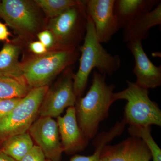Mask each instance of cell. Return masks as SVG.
<instances>
[{
	"label": "cell",
	"instance_id": "obj_7",
	"mask_svg": "<svg viewBox=\"0 0 161 161\" xmlns=\"http://www.w3.org/2000/svg\"><path fill=\"white\" fill-rule=\"evenodd\" d=\"M0 17L17 32L34 34L40 25L33 3L25 0H3L0 3Z\"/></svg>",
	"mask_w": 161,
	"mask_h": 161
},
{
	"label": "cell",
	"instance_id": "obj_5",
	"mask_svg": "<svg viewBox=\"0 0 161 161\" xmlns=\"http://www.w3.org/2000/svg\"><path fill=\"white\" fill-rule=\"evenodd\" d=\"M85 1L72 6L54 18L47 26L53 36L57 49L76 48L86 33L88 17Z\"/></svg>",
	"mask_w": 161,
	"mask_h": 161
},
{
	"label": "cell",
	"instance_id": "obj_9",
	"mask_svg": "<svg viewBox=\"0 0 161 161\" xmlns=\"http://www.w3.org/2000/svg\"><path fill=\"white\" fill-rule=\"evenodd\" d=\"M28 131L46 158L52 161H61L63 150L57 121L51 117L40 116Z\"/></svg>",
	"mask_w": 161,
	"mask_h": 161
},
{
	"label": "cell",
	"instance_id": "obj_20",
	"mask_svg": "<svg viewBox=\"0 0 161 161\" xmlns=\"http://www.w3.org/2000/svg\"><path fill=\"white\" fill-rule=\"evenodd\" d=\"M36 6L40 7L47 17L53 19L72 6L78 5L82 1L78 0H36Z\"/></svg>",
	"mask_w": 161,
	"mask_h": 161
},
{
	"label": "cell",
	"instance_id": "obj_27",
	"mask_svg": "<svg viewBox=\"0 0 161 161\" xmlns=\"http://www.w3.org/2000/svg\"><path fill=\"white\" fill-rule=\"evenodd\" d=\"M0 161H17L0 150Z\"/></svg>",
	"mask_w": 161,
	"mask_h": 161
},
{
	"label": "cell",
	"instance_id": "obj_28",
	"mask_svg": "<svg viewBox=\"0 0 161 161\" xmlns=\"http://www.w3.org/2000/svg\"><path fill=\"white\" fill-rule=\"evenodd\" d=\"M44 161H52L51 160H50L47 159H46Z\"/></svg>",
	"mask_w": 161,
	"mask_h": 161
},
{
	"label": "cell",
	"instance_id": "obj_16",
	"mask_svg": "<svg viewBox=\"0 0 161 161\" xmlns=\"http://www.w3.org/2000/svg\"><path fill=\"white\" fill-rule=\"evenodd\" d=\"M20 48L9 43L0 51V76L23 80L22 64L19 61Z\"/></svg>",
	"mask_w": 161,
	"mask_h": 161
},
{
	"label": "cell",
	"instance_id": "obj_14",
	"mask_svg": "<svg viewBox=\"0 0 161 161\" xmlns=\"http://www.w3.org/2000/svg\"><path fill=\"white\" fill-rule=\"evenodd\" d=\"M161 24V3L150 11L141 14L124 28L123 39L125 43L142 41L149 36L152 27Z\"/></svg>",
	"mask_w": 161,
	"mask_h": 161
},
{
	"label": "cell",
	"instance_id": "obj_3",
	"mask_svg": "<svg viewBox=\"0 0 161 161\" xmlns=\"http://www.w3.org/2000/svg\"><path fill=\"white\" fill-rule=\"evenodd\" d=\"M78 56L76 48L47 52L22 64L23 80L31 88L48 86L55 77L75 63Z\"/></svg>",
	"mask_w": 161,
	"mask_h": 161
},
{
	"label": "cell",
	"instance_id": "obj_15",
	"mask_svg": "<svg viewBox=\"0 0 161 161\" xmlns=\"http://www.w3.org/2000/svg\"><path fill=\"white\" fill-rule=\"evenodd\" d=\"M161 3L159 0H115L114 14L119 30Z\"/></svg>",
	"mask_w": 161,
	"mask_h": 161
},
{
	"label": "cell",
	"instance_id": "obj_23",
	"mask_svg": "<svg viewBox=\"0 0 161 161\" xmlns=\"http://www.w3.org/2000/svg\"><path fill=\"white\" fill-rule=\"evenodd\" d=\"M95 152L92 155L82 156L76 155L72 157L69 161H100L99 156L103 148L96 146Z\"/></svg>",
	"mask_w": 161,
	"mask_h": 161
},
{
	"label": "cell",
	"instance_id": "obj_2",
	"mask_svg": "<svg viewBox=\"0 0 161 161\" xmlns=\"http://www.w3.org/2000/svg\"><path fill=\"white\" fill-rule=\"evenodd\" d=\"M87 17L86 33L80 47L79 68L73 78L74 92L77 98L81 97L86 89L89 75L94 69H97L102 75L110 76L121 65L120 57L110 54L98 41L93 22Z\"/></svg>",
	"mask_w": 161,
	"mask_h": 161
},
{
	"label": "cell",
	"instance_id": "obj_1",
	"mask_svg": "<svg viewBox=\"0 0 161 161\" xmlns=\"http://www.w3.org/2000/svg\"><path fill=\"white\" fill-rule=\"evenodd\" d=\"M115 86L108 84L105 75L95 70L89 90L83 97L77 98L75 105L78 125L91 140L97 135L99 125L106 119L112 104Z\"/></svg>",
	"mask_w": 161,
	"mask_h": 161
},
{
	"label": "cell",
	"instance_id": "obj_8",
	"mask_svg": "<svg viewBox=\"0 0 161 161\" xmlns=\"http://www.w3.org/2000/svg\"><path fill=\"white\" fill-rule=\"evenodd\" d=\"M74 76L69 69L52 88H48L39 109L40 116L57 118L66 108L75 106L77 97L73 87Z\"/></svg>",
	"mask_w": 161,
	"mask_h": 161
},
{
	"label": "cell",
	"instance_id": "obj_17",
	"mask_svg": "<svg viewBox=\"0 0 161 161\" xmlns=\"http://www.w3.org/2000/svg\"><path fill=\"white\" fill-rule=\"evenodd\" d=\"M34 145L33 141L27 132L14 136L3 142L1 151L17 161H20Z\"/></svg>",
	"mask_w": 161,
	"mask_h": 161
},
{
	"label": "cell",
	"instance_id": "obj_6",
	"mask_svg": "<svg viewBox=\"0 0 161 161\" xmlns=\"http://www.w3.org/2000/svg\"><path fill=\"white\" fill-rule=\"evenodd\" d=\"M48 86L32 88L9 114L0 119V142L26 133L36 119Z\"/></svg>",
	"mask_w": 161,
	"mask_h": 161
},
{
	"label": "cell",
	"instance_id": "obj_11",
	"mask_svg": "<svg viewBox=\"0 0 161 161\" xmlns=\"http://www.w3.org/2000/svg\"><path fill=\"white\" fill-rule=\"evenodd\" d=\"M57 122L63 152L72 155L87 147L89 140L78 125L75 107L68 108L65 115L58 117Z\"/></svg>",
	"mask_w": 161,
	"mask_h": 161
},
{
	"label": "cell",
	"instance_id": "obj_26",
	"mask_svg": "<svg viewBox=\"0 0 161 161\" xmlns=\"http://www.w3.org/2000/svg\"><path fill=\"white\" fill-rule=\"evenodd\" d=\"M10 33L8 31L5 24L1 23L0 24V40L8 41Z\"/></svg>",
	"mask_w": 161,
	"mask_h": 161
},
{
	"label": "cell",
	"instance_id": "obj_24",
	"mask_svg": "<svg viewBox=\"0 0 161 161\" xmlns=\"http://www.w3.org/2000/svg\"><path fill=\"white\" fill-rule=\"evenodd\" d=\"M37 37L39 41L43 43L47 49L51 47L55 46L53 36L51 33L47 30L39 32Z\"/></svg>",
	"mask_w": 161,
	"mask_h": 161
},
{
	"label": "cell",
	"instance_id": "obj_4",
	"mask_svg": "<svg viewBox=\"0 0 161 161\" xmlns=\"http://www.w3.org/2000/svg\"><path fill=\"white\" fill-rule=\"evenodd\" d=\"M128 86L120 92L114 93L115 101H127L123 121L126 125L161 126V110L156 103L149 97V90L135 82L126 81Z\"/></svg>",
	"mask_w": 161,
	"mask_h": 161
},
{
	"label": "cell",
	"instance_id": "obj_22",
	"mask_svg": "<svg viewBox=\"0 0 161 161\" xmlns=\"http://www.w3.org/2000/svg\"><path fill=\"white\" fill-rule=\"evenodd\" d=\"M46 159L40 147L36 145L20 161H44Z\"/></svg>",
	"mask_w": 161,
	"mask_h": 161
},
{
	"label": "cell",
	"instance_id": "obj_30",
	"mask_svg": "<svg viewBox=\"0 0 161 161\" xmlns=\"http://www.w3.org/2000/svg\"><path fill=\"white\" fill-rule=\"evenodd\" d=\"M1 99H0V100H1Z\"/></svg>",
	"mask_w": 161,
	"mask_h": 161
},
{
	"label": "cell",
	"instance_id": "obj_10",
	"mask_svg": "<svg viewBox=\"0 0 161 161\" xmlns=\"http://www.w3.org/2000/svg\"><path fill=\"white\" fill-rule=\"evenodd\" d=\"M115 0H87L85 9L87 15L92 19L98 41L109 42L119 30L115 15Z\"/></svg>",
	"mask_w": 161,
	"mask_h": 161
},
{
	"label": "cell",
	"instance_id": "obj_29",
	"mask_svg": "<svg viewBox=\"0 0 161 161\" xmlns=\"http://www.w3.org/2000/svg\"><path fill=\"white\" fill-rule=\"evenodd\" d=\"M1 23H0V24H1Z\"/></svg>",
	"mask_w": 161,
	"mask_h": 161
},
{
	"label": "cell",
	"instance_id": "obj_12",
	"mask_svg": "<svg viewBox=\"0 0 161 161\" xmlns=\"http://www.w3.org/2000/svg\"><path fill=\"white\" fill-rule=\"evenodd\" d=\"M135 61L133 72L136 76L135 83L149 90L160 86L161 66H157L151 62L144 51L142 41H131L127 43Z\"/></svg>",
	"mask_w": 161,
	"mask_h": 161
},
{
	"label": "cell",
	"instance_id": "obj_25",
	"mask_svg": "<svg viewBox=\"0 0 161 161\" xmlns=\"http://www.w3.org/2000/svg\"><path fill=\"white\" fill-rule=\"evenodd\" d=\"M29 48L34 53L39 56L46 53L47 50L46 47L39 41H35L31 43Z\"/></svg>",
	"mask_w": 161,
	"mask_h": 161
},
{
	"label": "cell",
	"instance_id": "obj_21",
	"mask_svg": "<svg viewBox=\"0 0 161 161\" xmlns=\"http://www.w3.org/2000/svg\"><path fill=\"white\" fill-rule=\"evenodd\" d=\"M22 98H14L0 100V119L4 118L14 109Z\"/></svg>",
	"mask_w": 161,
	"mask_h": 161
},
{
	"label": "cell",
	"instance_id": "obj_19",
	"mask_svg": "<svg viewBox=\"0 0 161 161\" xmlns=\"http://www.w3.org/2000/svg\"><path fill=\"white\" fill-rule=\"evenodd\" d=\"M151 126L130 125L128 132L130 136L140 138L149 148L153 161H161V150L153 138Z\"/></svg>",
	"mask_w": 161,
	"mask_h": 161
},
{
	"label": "cell",
	"instance_id": "obj_13",
	"mask_svg": "<svg viewBox=\"0 0 161 161\" xmlns=\"http://www.w3.org/2000/svg\"><path fill=\"white\" fill-rule=\"evenodd\" d=\"M100 161H150L152 155L143 141L130 136L116 145L103 148Z\"/></svg>",
	"mask_w": 161,
	"mask_h": 161
},
{
	"label": "cell",
	"instance_id": "obj_18",
	"mask_svg": "<svg viewBox=\"0 0 161 161\" xmlns=\"http://www.w3.org/2000/svg\"><path fill=\"white\" fill-rule=\"evenodd\" d=\"M31 89L24 80L0 76V99L23 98Z\"/></svg>",
	"mask_w": 161,
	"mask_h": 161
}]
</instances>
